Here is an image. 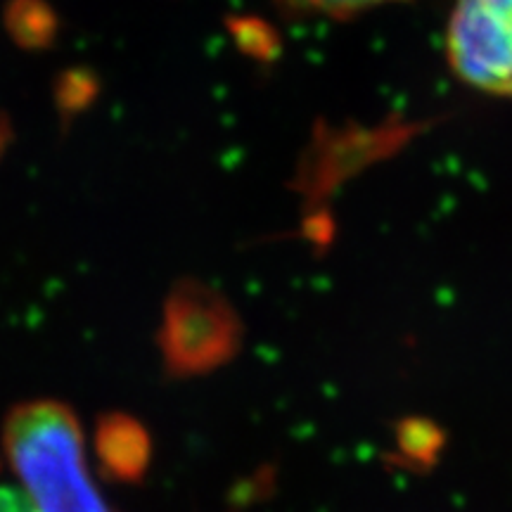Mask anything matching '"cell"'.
Instances as JSON below:
<instances>
[{
  "instance_id": "6da1fadb",
  "label": "cell",
  "mask_w": 512,
  "mask_h": 512,
  "mask_svg": "<svg viewBox=\"0 0 512 512\" xmlns=\"http://www.w3.org/2000/svg\"><path fill=\"white\" fill-rule=\"evenodd\" d=\"M3 444L36 512H112L88 472L79 420L64 403H19Z\"/></svg>"
},
{
  "instance_id": "7a4b0ae2",
  "label": "cell",
  "mask_w": 512,
  "mask_h": 512,
  "mask_svg": "<svg viewBox=\"0 0 512 512\" xmlns=\"http://www.w3.org/2000/svg\"><path fill=\"white\" fill-rule=\"evenodd\" d=\"M446 50L470 86L512 95V0H456Z\"/></svg>"
},
{
  "instance_id": "277c9868",
  "label": "cell",
  "mask_w": 512,
  "mask_h": 512,
  "mask_svg": "<svg viewBox=\"0 0 512 512\" xmlns=\"http://www.w3.org/2000/svg\"><path fill=\"white\" fill-rule=\"evenodd\" d=\"M287 5L299 10L320 12V15H332V17H344L354 15V12L377 8V5L389 3V0H285Z\"/></svg>"
},
{
  "instance_id": "5b68a950",
  "label": "cell",
  "mask_w": 512,
  "mask_h": 512,
  "mask_svg": "<svg viewBox=\"0 0 512 512\" xmlns=\"http://www.w3.org/2000/svg\"><path fill=\"white\" fill-rule=\"evenodd\" d=\"M0 512H36L22 486H0Z\"/></svg>"
},
{
  "instance_id": "3957f363",
  "label": "cell",
  "mask_w": 512,
  "mask_h": 512,
  "mask_svg": "<svg viewBox=\"0 0 512 512\" xmlns=\"http://www.w3.org/2000/svg\"><path fill=\"white\" fill-rule=\"evenodd\" d=\"M98 451L102 463L114 477L136 479L143 475L150 460V441L136 422L114 418L102 422Z\"/></svg>"
}]
</instances>
